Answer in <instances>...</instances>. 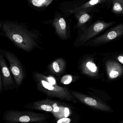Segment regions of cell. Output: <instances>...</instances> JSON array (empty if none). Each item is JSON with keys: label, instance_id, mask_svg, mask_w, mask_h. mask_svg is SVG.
<instances>
[{"label": "cell", "instance_id": "obj_14", "mask_svg": "<svg viewBox=\"0 0 123 123\" xmlns=\"http://www.w3.org/2000/svg\"><path fill=\"white\" fill-rule=\"evenodd\" d=\"M66 63L65 59L59 58L54 60L48 65V69L52 74L59 76L65 70Z\"/></svg>", "mask_w": 123, "mask_h": 123}, {"label": "cell", "instance_id": "obj_15", "mask_svg": "<svg viewBox=\"0 0 123 123\" xmlns=\"http://www.w3.org/2000/svg\"><path fill=\"white\" fill-rule=\"evenodd\" d=\"M110 0H90L81 6L71 9L70 12L74 13L84 9L91 10V9L99 6H102L103 4L108 3Z\"/></svg>", "mask_w": 123, "mask_h": 123}, {"label": "cell", "instance_id": "obj_3", "mask_svg": "<svg viewBox=\"0 0 123 123\" xmlns=\"http://www.w3.org/2000/svg\"><path fill=\"white\" fill-rule=\"evenodd\" d=\"M27 109L38 110L51 113L56 119H61L69 116V107L58 101L46 99L34 102L25 105Z\"/></svg>", "mask_w": 123, "mask_h": 123}, {"label": "cell", "instance_id": "obj_20", "mask_svg": "<svg viewBox=\"0 0 123 123\" xmlns=\"http://www.w3.org/2000/svg\"><path fill=\"white\" fill-rule=\"evenodd\" d=\"M123 123V121H121L120 123Z\"/></svg>", "mask_w": 123, "mask_h": 123}, {"label": "cell", "instance_id": "obj_11", "mask_svg": "<svg viewBox=\"0 0 123 123\" xmlns=\"http://www.w3.org/2000/svg\"><path fill=\"white\" fill-rule=\"evenodd\" d=\"M52 24L56 34L61 39L66 40L69 38L71 36L70 29L63 17L60 14H56Z\"/></svg>", "mask_w": 123, "mask_h": 123}, {"label": "cell", "instance_id": "obj_18", "mask_svg": "<svg viewBox=\"0 0 123 123\" xmlns=\"http://www.w3.org/2000/svg\"><path fill=\"white\" fill-rule=\"evenodd\" d=\"M115 60L120 62L123 66V52L118 53L114 56Z\"/></svg>", "mask_w": 123, "mask_h": 123}, {"label": "cell", "instance_id": "obj_9", "mask_svg": "<svg viewBox=\"0 0 123 123\" xmlns=\"http://www.w3.org/2000/svg\"><path fill=\"white\" fill-rule=\"evenodd\" d=\"M71 93L77 100L84 105L97 110L107 112H112L113 111L110 105L102 100L94 97L89 96L74 90Z\"/></svg>", "mask_w": 123, "mask_h": 123}, {"label": "cell", "instance_id": "obj_2", "mask_svg": "<svg viewBox=\"0 0 123 123\" xmlns=\"http://www.w3.org/2000/svg\"><path fill=\"white\" fill-rule=\"evenodd\" d=\"M33 78L38 90L47 96L74 103L77 102V100L72 95L71 90L67 87L57 85L55 79L52 77L45 76L35 71L33 72Z\"/></svg>", "mask_w": 123, "mask_h": 123}, {"label": "cell", "instance_id": "obj_19", "mask_svg": "<svg viewBox=\"0 0 123 123\" xmlns=\"http://www.w3.org/2000/svg\"><path fill=\"white\" fill-rule=\"evenodd\" d=\"M3 81H2V78L1 76L0 75V92L1 93L3 91Z\"/></svg>", "mask_w": 123, "mask_h": 123}, {"label": "cell", "instance_id": "obj_1", "mask_svg": "<svg viewBox=\"0 0 123 123\" xmlns=\"http://www.w3.org/2000/svg\"><path fill=\"white\" fill-rule=\"evenodd\" d=\"M3 35L12 42L17 48L27 53L36 48L42 49V35L40 31L30 29L26 25L10 21L0 23Z\"/></svg>", "mask_w": 123, "mask_h": 123}, {"label": "cell", "instance_id": "obj_10", "mask_svg": "<svg viewBox=\"0 0 123 123\" xmlns=\"http://www.w3.org/2000/svg\"><path fill=\"white\" fill-rule=\"evenodd\" d=\"M104 66L108 81H114L123 76V66L116 60H107Z\"/></svg>", "mask_w": 123, "mask_h": 123}, {"label": "cell", "instance_id": "obj_7", "mask_svg": "<svg viewBox=\"0 0 123 123\" xmlns=\"http://www.w3.org/2000/svg\"><path fill=\"white\" fill-rule=\"evenodd\" d=\"M123 36V22L87 43L85 47H97L117 40Z\"/></svg>", "mask_w": 123, "mask_h": 123}, {"label": "cell", "instance_id": "obj_12", "mask_svg": "<svg viewBox=\"0 0 123 123\" xmlns=\"http://www.w3.org/2000/svg\"><path fill=\"white\" fill-rule=\"evenodd\" d=\"M0 67L1 76L3 81V88L5 89H12L14 87V81L12 75V73L7 66L3 56L0 54Z\"/></svg>", "mask_w": 123, "mask_h": 123}, {"label": "cell", "instance_id": "obj_5", "mask_svg": "<svg viewBox=\"0 0 123 123\" xmlns=\"http://www.w3.org/2000/svg\"><path fill=\"white\" fill-rule=\"evenodd\" d=\"M78 68L82 74L90 79H100L104 77L96 53L84 55L78 62Z\"/></svg>", "mask_w": 123, "mask_h": 123}, {"label": "cell", "instance_id": "obj_16", "mask_svg": "<svg viewBox=\"0 0 123 123\" xmlns=\"http://www.w3.org/2000/svg\"><path fill=\"white\" fill-rule=\"evenodd\" d=\"M112 11L117 14H123V0H112Z\"/></svg>", "mask_w": 123, "mask_h": 123}, {"label": "cell", "instance_id": "obj_6", "mask_svg": "<svg viewBox=\"0 0 123 123\" xmlns=\"http://www.w3.org/2000/svg\"><path fill=\"white\" fill-rule=\"evenodd\" d=\"M116 23L115 22L97 21L87 27L84 31L78 33V36L74 43V45L76 47L84 46L87 43L96 37L99 34Z\"/></svg>", "mask_w": 123, "mask_h": 123}, {"label": "cell", "instance_id": "obj_4", "mask_svg": "<svg viewBox=\"0 0 123 123\" xmlns=\"http://www.w3.org/2000/svg\"><path fill=\"white\" fill-rule=\"evenodd\" d=\"M49 118L45 114L14 110L7 111L3 115L6 123H46Z\"/></svg>", "mask_w": 123, "mask_h": 123}, {"label": "cell", "instance_id": "obj_13", "mask_svg": "<svg viewBox=\"0 0 123 123\" xmlns=\"http://www.w3.org/2000/svg\"><path fill=\"white\" fill-rule=\"evenodd\" d=\"M91 10L84 9L74 13L77 22L74 29L78 30V33L84 30L87 27V25L90 21L92 16L89 13Z\"/></svg>", "mask_w": 123, "mask_h": 123}, {"label": "cell", "instance_id": "obj_8", "mask_svg": "<svg viewBox=\"0 0 123 123\" xmlns=\"http://www.w3.org/2000/svg\"><path fill=\"white\" fill-rule=\"evenodd\" d=\"M0 54L8 61L10 69L17 86H21L24 80L25 72L23 65L19 58L13 53L0 49Z\"/></svg>", "mask_w": 123, "mask_h": 123}, {"label": "cell", "instance_id": "obj_17", "mask_svg": "<svg viewBox=\"0 0 123 123\" xmlns=\"http://www.w3.org/2000/svg\"><path fill=\"white\" fill-rule=\"evenodd\" d=\"M29 1L31 4L34 6L42 8L48 6L53 0H29Z\"/></svg>", "mask_w": 123, "mask_h": 123}]
</instances>
